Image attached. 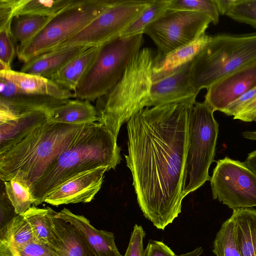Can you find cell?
<instances>
[{
	"label": "cell",
	"mask_w": 256,
	"mask_h": 256,
	"mask_svg": "<svg viewBox=\"0 0 256 256\" xmlns=\"http://www.w3.org/2000/svg\"><path fill=\"white\" fill-rule=\"evenodd\" d=\"M196 102L140 110L127 122L126 165L144 216L164 230L181 212L189 118Z\"/></svg>",
	"instance_id": "6da1fadb"
},
{
	"label": "cell",
	"mask_w": 256,
	"mask_h": 256,
	"mask_svg": "<svg viewBox=\"0 0 256 256\" xmlns=\"http://www.w3.org/2000/svg\"><path fill=\"white\" fill-rule=\"evenodd\" d=\"M117 138L103 124L85 125L80 134L30 188L33 206L44 202L56 188L75 176L100 167L115 169L122 158Z\"/></svg>",
	"instance_id": "7a4b0ae2"
},
{
	"label": "cell",
	"mask_w": 256,
	"mask_h": 256,
	"mask_svg": "<svg viewBox=\"0 0 256 256\" xmlns=\"http://www.w3.org/2000/svg\"><path fill=\"white\" fill-rule=\"evenodd\" d=\"M85 125L53 122L48 120L18 140L0 149L1 180L16 178L30 188L71 146Z\"/></svg>",
	"instance_id": "3957f363"
},
{
	"label": "cell",
	"mask_w": 256,
	"mask_h": 256,
	"mask_svg": "<svg viewBox=\"0 0 256 256\" xmlns=\"http://www.w3.org/2000/svg\"><path fill=\"white\" fill-rule=\"evenodd\" d=\"M154 58L151 48L140 49L117 84L96 100L98 122L108 128L116 138L121 126L134 113L148 106Z\"/></svg>",
	"instance_id": "277c9868"
},
{
	"label": "cell",
	"mask_w": 256,
	"mask_h": 256,
	"mask_svg": "<svg viewBox=\"0 0 256 256\" xmlns=\"http://www.w3.org/2000/svg\"><path fill=\"white\" fill-rule=\"evenodd\" d=\"M256 61V32L220 34L191 63L190 78L198 92L232 72Z\"/></svg>",
	"instance_id": "5b68a950"
},
{
	"label": "cell",
	"mask_w": 256,
	"mask_h": 256,
	"mask_svg": "<svg viewBox=\"0 0 256 256\" xmlns=\"http://www.w3.org/2000/svg\"><path fill=\"white\" fill-rule=\"evenodd\" d=\"M143 42V34H140L128 37L118 36L101 45L73 92L74 97L91 102L106 94L121 79Z\"/></svg>",
	"instance_id": "8992f818"
},
{
	"label": "cell",
	"mask_w": 256,
	"mask_h": 256,
	"mask_svg": "<svg viewBox=\"0 0 256 256\" xmlns=\"http://www.w3.org/2000/svg\"><path fill=\"white\" fill-rule=\"evenodd\" d=\"M116 0H76L53 16L31 40L18 46V58L26 62L66 43L100 14Z\"/></svg>",
	"instance_id": "52a82bcc"
},
{
	"label": "cell",
	"mask_w": 256,
	"mask_h": 256,
	"mask_svg": "<svg viewBox=\"0 0 256 256\" xmlns=\"http://www.w3.org/2000/svg\"><path fill=\"white\" fill-rule=\"evenodd\" d=\"M214 110L205 101L192 108L186 161L184 198L210 180L209 168L214 160L218 124Z\"/></svg>",
	"instance_id": "ba28073f"
},
{
	"label": "cell",
	"mask_w": 256,
	"mask_h": 256,
	"mask_svg": "<svg viewBox=\"0 0 256 256\" xmlns=\"http://www.w3.org/2000/svg\"><path fill=\"white\" fill-rule=\"evenodd\" d=\"M211 22L202 13L167 8L144 28L143 34L154 42L158 54L166 55L196 40Z\"/></svg>",
	"instance_id": "9c48e42d"
},
{
	"label": "cell",
	"mask_w": 256,
	"mask_h": 256,
	"mask_svg": "<svg viewBox=\"0 0 256 256\" xmlns=\"http://www.w3.org/2000/svg\"><path fill=\"white\" fill-rule=\"evenodd\" d=\"M213 198L233 210L256 206V174L244 162L226 156L210 178Z\"/></svg>",
	"instance_id": "30bf717a"
},
{
	"label": "cell",
	"mask_w": 256,
	"mask_h": 256,
	"mask_svg": "<svg viewBox=\"0 0 256 256\" xmlns=\"http://www.w3.org/2000/svg\"><path fill=\"white\" fill-rule=\"evenodd\" d=\"M152 0H116L64 44L100 46L120 36Z\"/></svg>",
	"instance_id": "8fae6325"
},
{
	"label": "cell",
	"mask_w": 256,
	"mask_h": 256,
	"mask_svg": "<svg viewBox=\"0 0 256 256\" xmlns=\"http://www.w3.org/2000/svg\"><path fill=\"white\" fill-rule=\"evenodd\" d=\"M68 100L26 92L0 78V123L32 112H50Z\"/></svg>",
	"instance_id": "7c38bea8"
},
{
	"label": "cell",
	"mask_w": 256,
	"mask_h": 256,
	"mask_svg": "<svg viewBox=\"0 0 256 256\" xmlns=\"http://www.w3.org/2000/svg\"><path fill=\"white\" fill-rule=\"evenodd\" d=\"M256 86V61L214 82L206 90L204 100L214 112H222Z\"/></svg>",
	"instance_id": "4fadbf2b"
},
{
	"label": "cell",
	"mask_w": 256,
	"mask_h": 256,
	"mask_svg": "<svg viewBox=\"0 0 256 256\" xmlns=\"http://www.w3.org/2000/svg\"><path fill=\"white\" fill-rule=\"evenodd\" d=\"M108 170L102 166L79 174L50 192L44 202L54 206L89 202L100 190L104 174Z\"/></svg>",
	"instance_id": "5bb4252c"
},
{
	"label": "cell",
	"mask_w": 256,
	"mask_h": 256,
	"mask_svg": "<svg viewBox=\"0 0 256 256\" xmlns=\"http://www.w3.org/2000/svg\"><path fill=\"white\" fill-rule=\"evenodd\" d=\"M191 63L152 82L147 108L170 103L196 102L199 92L190 81Z\"/></svg>",
	"instance_id": "9a60e30c"
},
{
	"label": "cell",
	"mask_w": 256,
	"mask_h": 256,
	"mask_svg": "<svg viewBox=\"0 0 256 256\" xmlns=\"http://www.w3.org/2000/svg\"><path fill=\"white\" fill-rule=\"evenodd\" d=\"M52 219L55 238L51 246L56 256H96L83 234L74 226L57 216L52 210Z\"/></svg>",
	"instance_id": "2e32d148"
},
{
	"label": "cell",
	"mask_w": 256,
	"mask_h": 256,
	"mask_svg": "<svg viewBox=\"0 0 256 256\" xmlns=\"http://www.w3.org/2000/svg\"><path fill=\"white\" fill-rule=\"evenodd\" d=\"M90 48L63 44L24 62L20 72L50 79L68 62Z\"/></svg>",
	"instance_id": "e0dca14e"
},
{
	"label": "cell",
	"mask_w": 256,
	"mask_h": 256,
	"mask_svg": "<svg viewBox=\"0 0 256 256\" xmlns=\"http://www.w3.org/2000/svg\"><path fill=\"white\" fill-rule=\"evenodd\" d=\"M212 36L202 34L192 42L166 55L155 56L153 68V81L160 79L192 62L197 55L211 40Z\"/></svg>",
	"instance_id": "ac0fdd59"
},
{
	"label": "cell",
	"mask_w": 256,
	"mask_h": 256,
	"mask_svg": "<svg viewBox=\"0 0 256 256\" xmlns=\"http://www.w3.org/2000/svg\"><path fill=\"white\" fill-rule=\"evenodd\" d=\"M57 216L80 231L96 256H122L112 232L96 229L85 216L74 214L66 208L57 212Z\"/></svg>",
	"instance_id": "d6986e66"
},
{
	"label": "cell",
	"mask_w": 256,
	"mask_h": 256,
	"mask_svg": "<svg viewBox=\"0 0 256 256\" xmlns=\"http://www.w3.org/2000/svg\"><path fill=\"white\" fill-rule=\"evenodd\" d=\"M0 78L10 82L26 92L49 96L62 100L74 98L71 91L50 79L39 76L9 70H0Z\"/></svg>",
	"instance_id": "ffe728a7"
},
{
	"label": "cell",
	"mask_w": 256,
	"mask_h": 256,
	"mask_svg": "<svg viewBox=\"0 0 256 256\" xmlns=\"http://www.w3.org/2000/svg\"><path fill=\"white\" fill-rule=\"evenodd\" d=\"M51 122L74 125L90 124L98 122L97 112L90 101L69 100L48 114Z\"/></svg>",
	"instance_id": "44dd1931"
},
{
	"label": "cell",
	"mask_w": 256,
	"mask_h": 256,
	"mask_svg": "<svg viewBox=\"0 0 256 256\" xmlns=\"http://www.w3.org/2000/svg\"><path fill=\"white\" fill-rule=\"evenodd\" d=\"M49 112L34 111L0 123V150L22 138L48 120Z\"/></svg>",
	"instance_id": "7402d4cb"
},
{
	"label": "cell",
	"mask_w": 256,
	"mask_h": 256,
	"mask_svg": "<svg viewBox=\"0 0 256 256\" xmlns=\"http://www.w3.org/2000/svg\"><path fill=\"white\" fill-rule=\"evenodd\" d=\"M230 218L242 256H256V210L242 208L233 210Z\"/></svg>",
	"instance_id": "603a6c76"
},
{
	"label": "cell",
	"mask_w": 256,
	"mask_h": 256,
	"mask_svg": "<svg viewBox=\"0 0 256 256\" xmlns=\"http://www.w3.org/2000/svg\"><path fill=\"white\" fill-rule=\"evenodd\" d=\"M100 46L88 48L54 74L50 79L73 92L96 56Z\"/></svg>",
	"instance_id": "cb8c5ba5"
},
{
	"label": "cell",
	"mask_w": 256,
	"mask_h": 256,
	"mask_svg": "<svg viewBox=\"0 0 256 256\" xmlns=\"http://www.w3.org/2000/svg\"><path fill=\"white\" fill-rule=\"evenodd\" d=\"M52 210L50 207L42 208L32 206L22 214L32 228L34 241L50 246L52 244L55 238Z\"/></svg>",
	"instance_id": "d4e9b609"
},
{
	"label": "cell",
	"mask_w": 256,
	"mask_h": 256,
	"mask_svg": "<svg viewBox=\"0 0 256 256\" xmlns=\"http://www.w3.org/2000/svg\"><path fill=\"white\" fill-rule=\"evenodd\" d=\"M34 241L32 228L23 214H18L0 230V246L16 248Z\"/></svg>",
	"instance_id": "484cf974"
},
{
	"label": "cell",
	"mask_w": 256,
	"mask_h": 256,
	"mask_svg": "<svg viewBox=\"0 0 256 256\" xmlns=\"http://www.w3.org/2000/svg\"><path fill=\"white\" fill-rule=\"evenodd\" d=\"M52 16L24 15L14 18L12 32L18 46H22L35 37Z\"/></svg>",
	"instance_id": "4316f807"
},
{
	"label": "cell",
	"mask_w": 256,
	"mask_h": 256,
	"mask_svg": "<svg viewBox=\"0 0 256 256\" xmlns=\"http://www.w3.org/2000/svg\"><path fill=\"white\" fill-rule=\"evenodd\" d=\"M76 0H18L14 17L24 15L53 16Z\"/></svg>",
	"instance_id": "83f0119b"
},
{
	"label": "cell",
	"mask_w": 256,
	"mask_h": 256,
	"mask_svg": "<svg viewBox=\"0 0 256 256\" xmlns=\"http://www.w3.org/2000/svg\"><path fill=\"white\" fill-rule=\"evenodd\" d=\"M6 196L18 214H24L34 202L30 187L17 178L4 182Z\"/></svg>",
	"instance_id": "f1b7e54d"
},
{
	"label": "cell",
	"mask_w": 256,
	"mask_h": 256,
	"mask_svg": "<svg viewBox=\"0 0 256 256\" xmlns=\"http://www.w3.org/2000/svg\"><path fill=\"white\" fill-rule=\"evenodd\" d=\"M216 256H242L236 240L233 220L230 217L222 224L213 246Z\"/></svg>",
	"instance_id": "f546056e"
},
{
	"label": "cell",
	"mask_w": 256,
	"mask_h": 256,
	"mask_svg": "<svg viewBox=\"0 0 256 256\" xmlns=\"http://www.w3.org/2000/svg\"><path fill=\"white\" fill-rule=\"evenodd\" d=\"M170 2V0H153L120 36L128 37L143 34L144 28L168 8Z\"/></svg>",
	"instance_id": "4dcf8cb0"
},
{
	"label": "cell",
	"mask_w": 256,
	"mask_h": 256,
	"mask_svg": "<svg viewBox=\"0 0 256 256\" xmlns=\"http://www.w3.org/2000/svg\"><path fill=\"white\" fill-rule=\"evenodd\" d=\"M168 8L203 14L214 25L219 22L220 14L214 0H170Z\"/></svg>",
	"instance_id": "1f68e13d"
},
{
	"label": "cell",
	"mask_w": 256,
	"mask_h": 256,
	"mask_svg": "<svg viewBox=\"0 0 256 256\" xmlns=\"http://www.w3.org/2000/svg\"><path fill=\"white\" fill-rule=\"evenodd\" d=\"M0 256H56V254L50 244L34 241L16 248L0 246Z\"/></svg>",
	"instance_id": "d6a6232c"
},
{
	"label": "cell",
	"mask_w": 256,
	"mask_h": 256,
	"mask_svg": "<svg viewBox=\"0 0 256 256\" xmlns=\"http://www.w3.org/2000/svg\"><path fill=\"white\" fill-rule=\"evenodd\" d=\"M226 16L256 28V0H236Z\"/></svg>",
	"instance_id": "836d02e7"
},
{
	"label": "cell",
	"mask_w": 256,
	"mask_h": 256,
	"mask_svg": "<svg viewBox=\"0 0 256 256\" xmlns=\"http://www.w3.org/2000/svg\"><path fill=\"white\" fill-rule=\"evenodd\" d=\"M15 42L12 30L0 31V70H12V63L15 54Z\"/></svg>",
	"instance_id": "e575fe53"
},
{
	"label": "cell",
	"mask_w": 256,
	"mask_h": 256,
	"mask_svg": "<svg viewBox=\"0 0 256 256\" xmlns=\"http://www.w3.org/2000/svg\"><path fill=\"white\" fill-rule=\"evenodd\" d=\"M145 236L146 232L142 227L136 224L131 233L128 248L123 256H144L143 240Z\"/></svg>",
	"instance_id": "d590c367"
},
{
	"label": "cell",
	"mask_w": 256,
	"mask_h": 256,
	"mask_svg": "<svg viewBox=\"0 0 256 256\" xmlns=\"http://www.w3.org/2000/svg\"><path fill=\"white\" fill-rule=\"evenodd\" d=\"M18 0H0V31L12 30Z\"/></svg>",
	"instance_id": "8d00e7d4"
},
{
	"label": "cell",
	"mask_w": 256,
	"mask_h": 256,
	"mask_svg": "<svg viewBox=\"0 0 256 256\" xmlns=\"http://www.w3.org/2000/svg\"><path fill=\"white\" fill-rule=\"evenodd\" d=\"M256 98V86L246 92L222 112L228 116H234Z\"/></svg>",
	"instance_id": "74e56055"
},
{
	"label": "cell",
	"mask_w": 256,
	"mask_h": 256,
	"mask_svg": "<svg viewBox=\"0 0 256 256\" xmlns=\"http://www.w3.org/2000/svg\"><path fill=\"white\" fill-rule=\"evenodd\" d=\"M18 215L8 199L6 194L0 196V230L6 227L12 219Z\"/></svg>",
	"instance_id": "f35d334b"
},
{
	"label": "cell",
	"mask_w": 256,
	"mask_h": 256,
	"mask_svg": "<svg viewBox=\"0 0 256 256\" xmlns=\"http://www.w3.org/2000/svg\"><path fill=\"white\" fill-rule=\"evenodd\" d=\"M144 256H177L174 252L162 242L150 240L144 249Z\"/></svg>",
	"instance_id": "ab89813d"
},
{
	"label": "cell",
	"mask_w": 256,
	"mask_h": 256,
	"mask_svg": "<svg viewBox=\"0 0 256 256\" xmlns=\"http://www.w3.org/2000/svg\"><path fill=\"white\" fill-rule=\"evenodd\" d=\"M256 113V98L234 116V119L239 120L244 122H253Z\"/></svg>",
	"instance_id": "60d3db41"
},
{
	"label": "cell",
	"mask_w": 256,
	"mask_h": 256,
	"mask_svg": "<svg viewBox=\"0 0 256 256\" xmlns=\"http://www.w3.org/2000/svg\"><path fill=\"white\" fill-rule=\"evenodd\" d=\"M220 14L226 15L236 0H214Z\"/></svg>",
	"instance_id": "b9f144b4"
},
{
	"label": "cell",
	"mask_w": 256,
	"mask_h": 256,
	"mask_svg": "<svg viewBox=\"0 0 256 256\" xmlns=\"http://www.w3.org/2000/svg\"><path fill=\"white\" fill-rule=\"evenodd\" d=\"M244 162L256 174V150L249 154Z\"/></svg>",
	"instance_id": "7bdbcfd3"
},
{
	"label": "cell",
	"mask_w": 256,
	"mask_h": 256,
	"mask_svg": "<svg viewBox=\"0 0 256 256\" xmlns=\"http://www.w3.org/2000/svg\"><path fill=\"white\" fill-rule=\"evenodd\" d=\"M203 252V249L201 246L198 247L193 250L182 254L178 256H200Z\"/></svg>",
	"instance_id": "ee69618b"
},
{
	"label": "cell",
	"mask_w": 256,
	"mask_h": 256,
	"mask_svg": "<svg viewBox=\"0 0 256 256\" xmlns=\"http://www.w3.org/2000/svg\"><path fill=\"white\" fill-rule=\"evenodd\" d=\"M242 136L246 138L256 140V131L244 132Z\"/></svg>",
	"instance_id": "f6af8a7d"
},
{
	"label": "cell",
	"mask_w": 256,
	"mask_h": 256,
	"mask_svg": "<svg viewBox=\"0 0 256 256\" xmlns=\"http://www.w3.org/2000/svg\"><path fill=\"white\" fill-rule=\"evenodd\" d=\"M253 122H256V114L254 115V118Z\"/></svg>",
	"instance_id": "bcb514c9"
}]
</instances>
